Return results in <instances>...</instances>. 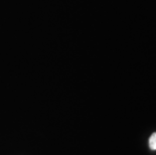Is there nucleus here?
Returning a JSON list of instances; mask_svg holds the SVG:
<instances>
[{"label":"nucleus","mask_w":156,"mask_h":155,"mask_svg":"<svg viewBox=\"0 0 156 155\" xmlns=\"http://www.w3.org/2000/svg\"><path fill=\"white\" fill-rule=\"evenodd\" d=\"M149 147L151 150H156V132L149 138Z\"/></svg>","instance_id":"1"}]
</instances>
